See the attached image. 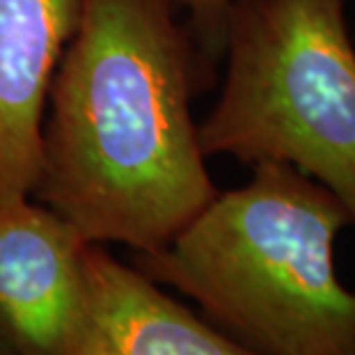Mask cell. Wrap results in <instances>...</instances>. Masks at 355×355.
<instances>
[{
	"mask_svg": "<svg viewBox=\"0 0 355 355\" xmlns=\"http://www.w3.org/2000/svg\"><path fill=\"white\" fill-rule=\"evenodd\" d=\"M223 92L198 126L204 156L282 163L355 225V46L344 0H234Z\"/></svg>",
	"mask_w": 355,
	"mask_h": 355,
	"instance_id": "3",
	"label": "cell"
},
{
	"mask_svg": "<svg viewBox=\"0 0 355 355\" xmlns=\"http://www.w3.org/2000/svg\"><path fill=\"white\" fill-rule=\"evenodd\" d=\"M85 355H257L198 319L138 268L89 243Z\"/></svg>",
	"mask_w": 355,
	"mask_h": 355,
	"instance_id": "6",
	"label": "cell"
},
{
	"mask_svg": "<svg viewBox=\"0 0 355 355\" xmlns=\"http://www.w3.org/2000/svg\"><path fill=\"white\" fill-rule=\"evenodd\" d=\"M46 108L35 193L89 243L158 252L216 198L175 0H83Z\"/></svg>",
	"mask_w": 355,
	"mask_h": 355,
	"instance_id": "1",
	"label": "cell"
},
{
	"mask_svg": "<svg viewBox=\"0 0 355 355\" xmlns=\"http://www.w3.org/2000/svg\"><path fill=\"white\" fill-rule=\"evenodd\" d=\"M0 355H14V351L10 349V346H7V342L3 337H0Z\"/></svg>",
	"mask_w": 355,
	"mask_h": 355,
	"instance_id": "8",
	"label": "cell"
},
{
	"mask_svg": "<svg viewBox=\"0 0 355 355\" xmlns=\"http://www.w3.org/2000/svg\"><path fill=\"white\" fill-rule=\"evenodd\" d=\"M83 0H0V200L33 195L44 115Z\"/></svg>",
	"mask_w": 355,
	"mask_h": 355,
	"instance_id": "5",
	"label": "cell"
},
{
	"mask_svg": "<svg viewBox=\"0 0 355 355\" xmlns=\"http://www.w3.org/2000/svg\"><path fill=\"white\" fill-rule=\"evenodd\" d=\"M179 3L188 7L193 24L209 51L223 49L225 26H227V14L234 0H179Z\"/></svg>",
	"mask_w": 355,
	"mask_h": 355,
	"instance_id": "7",
	"label": "cell"
},
{
	"mask_svg": "<svg viewBox=\"0 0 355 355\" xmlns=\"http://www.w3.org/2000/svg\"><path fill=\"white\" fill-rule=\"evenodd\" d=\"M87 248L46 204L0 200V337L14 355H85Z\"/></svg>",
	"mask_w": 355,
	"mask_h": 355,
	"instance_id": "4",
	"label": "cell"
},
{
	"mask_svg": "<svg viewBox=\"0 0 355 355\" xmlns=\"http://www.w3.org/2000/svg\"><path fill=\"white\" fill-rule=\"evenodd\" d=\"M349 214L282 163H257L140 270L191 296L257 355H355V291L339 282L335 241Z\"/></svg>",
	"mask_w": 355,
	"mask_h": 355,
	"instance_id": "2",
	"label": "cell"
}]
</instances>
